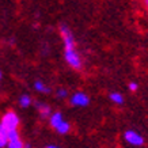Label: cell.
<instances>
[{"mask_svg": "<svg viewBox=\"0 0 148 148\" xmlns=\"http://www.w3.org/2000/svg\"><path fill=\"white\" fill-rule=\"evenodd\" d=\"M69 124H68L67 121H63L60 125L56 128V132H58V133H61V135H65V133H68L69 132Z\"/></svg>", "mask_w": 148, "mask_h": 148, "instance_id": "9c48e42d", "label": "cell"}, {"mask_svg": "<svg viewBox=\"0 0 148 148\" xmlns=\"http://www.w3.org/2000/svg\"><path fill=\"white\" fill-rule=\"evenodd\" d=\"M46 148H58V147H56V145H49V147H46Z\"/></svg>", "mask_w": 148, "mask_h": 148, "instance_id": "9a60e30c", "label": "cell"}, {"mask_svg": "<svg viewBox=\"0 0 148 148\" xmlns=\"http://www.w3.org/2000/svg\"><path fill=\"white\" fill-rule=\"evenodd\" d=\"M63 116H61V113H53V114H50V125L53 129H56L61 122H63Z\"/></svg>", "mask_w": 148, "mask_h": 148, "instance_id": "8992f818", "label": "cell"}, {"mask_svg": "<svg viewBox=\"0 0 148 148\" xmlns=\"http://www.w3.org/2000/svg\"><path fill=\"white\" fill-rule=\"evenodd\" d=\"M38 106V112H40L41 117L42 118H48V117H50V108L48 106V105H45V103H38L37 105Z\"/></svg>", "mask_w": 148, "mask_h": 148, "instance_id": "52a82bcc", "label": "cell"}, {"mask_svg": "<svg viewBox=\"0 0 148 148\" xmlns=\"http://www.w3.org/2000/svg\"><path fill=\"white\" fill-rule=\"evenodd\" d=\"M1 126L4 128L7 132L8 130H15L19 126V117L15 112H7L1 118Z\"/></svg>", "mask_w": 148, "mask_h": 148, "instance_id": "6da1fadb", "label": "cell"}, {"mask_svg": "<svg viewBox=\"0 0 148 148\" xmlns=\"http://www.w3.org/2000/svg\"><path fill=\"white\" fill-rule=\"evenodd\" d=\"M71 103L73 106H77V108H84L90 103V98L84 92H76L71 97Z\"/></svg>", "mask_w": 148, "mask_h": 148, "instance_id": "5b68a950", "label": "cell"}, {"mask_svg": "<svg viewBox=\"0 0 148 148\" xmlns=\"http://www.w3.org/2000/svg\"><path fill=\"white\" fill-rule=\"evenodd\" d=\"M110 101L114 102L116 105H122V103H124V98H122V95L118 94V92H112V94H110Z\"/></svg>", "mask_w": 148, "mask_h": 148, "instance_id": "8fae6325", "label": "cell"}, {"mask_svg": "<svg viewBox=\"0 0 148 148\" xmlns=\"http://www.w3.org/2000/svg\"><path fill=\"white\" fill-rule=\"evenodd\" d=\"M19 105H21L22 108H29V106L32 105V98H30L29 95H22L21 99H19Z\"/></svg>", "mask_w": 148, "mask_h": 148, "instance_id": "7c38bea8", "label": "cell"}, {"mask_svg": "<svg viewBox=\"0 0 148 148\" xmlns=\"http://www.w3.org/2000/svg\"><path fill=\"white\" fill-rule=\"evenodd\" d=\"M137 88H139L137 83H130V84H129V90L130 91H137Z\"/></svg>", "mask_w": 148, "mask_h": 148, "instance_id": "5bb4252c", "label": "cell"}, {"mask_svg": "<svg viewBox=\"0 0 148 148\" xmlns=\"http://www.w3.org/2000/svg\"><path fill=\"white\" fill-rule=\"evenodd\" d=\"M67 95H68V91L64 90V88H60V90L57 91V97H58V98H65Z\"/></svg>", "mask_w": 148, "mask_h": 148, "instance_id": "4fadbf2b", "label": "cell"}, {"mask_svg": "<svg viewBox=\"0 0 148 148\" xmlns=\"http://www.w3.org/2000/svg\"><path fill=\"white\" fill-rule=\"evenodd\" d=\"M64 56L67 63L71 65L73 69H80L82 68V60L79 53H76V49H71V50H64Z\"/></svg>", "mask_w": 148, "mask_h": 148, "instance_id": "7a4b0ae2", "label": "cell"}, {"mask_svg": "<svg viewBox=\"0 0 148 148\" xmlns=\"http://www.w3.org/2000/svg\"><path fill=\"white\" fill-rule=\"evenodd\" d=\"M8 148H25V144L19 139L18 130H8V141H7Z\"/></svg>", "mask_w": 148, "mask_h": 148, "instance_id": "277c9868", "label": "cell"}, {"mask_svg": "<svg viewBox=\"0 0 148 148\" xmlns=\"http://www.w3.org/2000/svg\"><path fill=\"white\" fill-rule=\"evenodd\" d=\"M0 79H1V71H0Z\"/></svg>", "mask_w": 148, "mask_h": 148, "instance_id": "e0dca14e", "label": "cell"}, {"mask_svg": "<svg viewBox=\"0 0 148 148\" xmlns=\"http://www.w3.org/2000/svg\"><path fill=\"white\" fill-rule=\"evenodd\" d=\"M144 3H145V5H147V8H148V0H144Z\"/></svg>", "mask_w": 148, "mask_h": 148, "instance_id": "2e32d148", "label": "cell"}, {"mask_svg": "<svg viewBox=\"0 0 148 148\" xmlns=\"http://www.w3.org/2000/svg\"><path fill=\"white\" fill-rule=\"evenodd\" d=\"M124 137H125V140L130 144V145L140 147V145H143V144H144L143 136L139 135V133H137V132H135V130H126L125 135H124Z\"/></svg>", "mask_w": 148, "mask_h": 148, "instance_id": "3957f363", "label": "cell"}, {"mask_svg": "<svg viewBox=\"0 0 148 148\" xmlns=\"http://www.w3.org/2000/svg\"><path fill=\"white\" fill-rule=\"evenodd\" d=\"M34 88H36L38 92H46V94H49L50 92V88L49 87H46L42 82H36V83H34Z\"/></svg>", "mask_w": 148, "mask_h": 148, "instance_id": "30bf717a", "label": "cell"}, {"mask_svg": "<svg viewBox=\"0 0 148 148\" xmlns=\"http://www.w3.org/2000/svg\"><path fill=\"white\" fill-rule=\"evenodd\" d=\"M7 141H8V132L0 124V148L5 147V145H7Z\"/></svg>", "mask_w": 148, "mask_h": 148, "instance_id": "ba28073f", "label": "cell"}]
</instances>
